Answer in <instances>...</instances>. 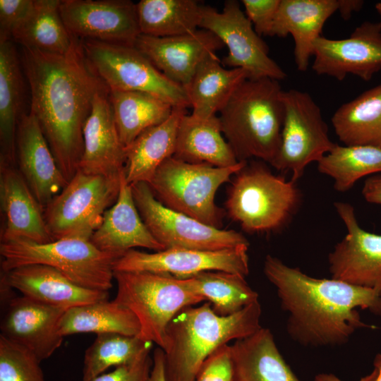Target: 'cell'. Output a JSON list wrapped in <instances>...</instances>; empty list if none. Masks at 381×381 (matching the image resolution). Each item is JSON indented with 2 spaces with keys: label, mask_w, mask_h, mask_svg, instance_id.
Segmentation results:
<instances>
[{
  "label": "cell",
  "mask_w": 381,
  "mask_h": 381,
  "mask_svg": "<svg viewBox=\"0 0 381 381\" xmlns=\"http://www.w3.org/2000/svg\"><path fill=\"white\" fill-rule=\"evenodd\" d=\"M109 98L126 148L144 131L167 120L174 109L169 102L143 92L109 90Z\"/></svg>",
  "instance_id": "obj_32"
},
{
  "label": "cell",
  "mask_w": 381,
  "mask_h": 381,
  "mask_svg": "<svg viewBox=\"0 0 381 381\" xmlns=\"http://www.w3.org/2000/svg\"><path fill=\"white\" fill-rule=\"evenodd\" d=\"M140 35L171 37L200 28L203 6L195 0H141L136 4Z\"/></svg>",
  "instance_id": "obj_36"
},
{
  "label": "cell",
  "mask_w": 381,
  "mask_h": 381,
  "mask_svg": "<svg viewBox=\"0 0 381 381\" xmlns=\"http://www.w3.org/2000/svg\"><path fill=\"white\" fill-rule=\"evenodd\" d=\"M375 9H376L377 12L378 13L380 18H381V1L377 2L375 4Z\"/></svg>",
  "instance_id": "obj_48"
},
{
  "label": "cell",
  "mask_w": 381,
  "mask_h": 381,
  "mask_svg": "<svg viewBox=\"0 0 381 381\" xmlns=\"http://www.w3.org/2000/svg\"><path fill=\"white\" fill-rule=\"evenodd\" d=\"M20 61L30 90V112L69 181L79 169L94 98L109 89L91 68L82 40L75 36L63 54L22 47Z\"/></svg>",
  "instance_id": "obj_1"
},
{
  "label": "cell",
  "mask_w": 381,
  "mask_h": 381,
  "mask_svg": "<svg viewBox=\"0 0 381 381\" xmlns=\"http://www.w3.org/2000/svg\"><path fill=\"white\" fill-rule=\"evenodd\" d=\"M1 284L30 299L66 309L109 298V291L80 286L44 265H25L2 272Z\"/></svg>",
  "instance_id": "obj_24"
},
{
  "label": "cell",
  "mask_w": 381,
  "mask_h": 381,
  "mask_svg": "<svg viewBox=\"0 0 381 381\" xmlns=\"http://www.w3.org/2000/svg\"><path fill=\"white\" fill-rule=\"evenodd\" d=\"M374 369L366 377H362L360 381H381V353H377L373 361ZM314 381H342L332 373H320L315 377Z\"/></svg>",
  "instance_id": "obj_45"
},
{
  "label": "cell",
  "mask_w": 381,
  "mask_h": 381,
  "mask_svg": "<svg viewBox=\"0 0 381 381\" xmlns=\"http://www.w3.org/2000/svg\"><path fill=\"white\" fill-rule=\"evenodd\" d=\"M263 272L276 289L282 309L288 313L286 332L306 347L347 343L362 322L357 308L381 316V292L331 279H319L267 255Z\"/></svg>",
  "instance_id": "obj_2"
},
{
  "label": "cell",
  "mask_w": 381,
  "mask_h": 381,
  "mask_svg": "<svg viewBox=\"0 0 381 381\" xmlns=\"http://www.w3.org/2000/svg\"><path fill=\"white\" fill-rule=\"evenodd\" d=\"M265 163L247 162L234 175L224 203L229 217L250 234L280 229L301 201L296 183L274 174Z\"/></svg>",
  "instance_id": "obj_5"
},
{
  "label": "cell",
  "mask_w": 381,
  "mask_h": 381,
  "mask_svg": "<svg viewBox=\"0 0 381 381\" xmlns=\"http://www.w3.org/2000/svg\"><path fill=\"white\" fill-rule=\"evenodd\" d=\"M362 195L367 202L381 205V174L370 176L365 181Z\"/></svg>",
  "instance_id": "obj_44"
},
{
  "label": "cell",
  "mask_w": 381,
  "mask_h": 381,
  "mask_svg": "<svg viewBox=\"0 0 381 381\" xmlns=\"http://www.w3.org/2000/svg\"><path fill=\"white\" fill-rule=\"evenodd\" d=\"M63 337L79 333H119L138 336L140 325L135 315L114 300H103L67 309L59 322Z\"/></svg>",
  "instance_id": "obj_33"
},
{
  "label": "cell",
  "mask_w": 381,
  "mask_h": 381,
  "mask_svg": "<svg viewBox=\"0 0 381 381\" xmlns=\"http://www.w3.org/2000/svg\"><path fill=\"white\" fill-rule=\"evenodd\" d=\"M247 162L217 167L207 163H188L171 157L159 166L147 184L164 206L222 229L223 210L215 203L216 193Z\"/></svg>",
  "instance_id": "obj_7"
},
{
  "label": "cell",
  "mask_w": 381,
  "mask_h": 381,
  "mask_svg": "<svg viewBox=\"0 0 381 381\" xmlns=\"http://www.w3.org/2000/svg\"><path fill=\"white\" fill-rule=\"evenodd\" d=\"M331 121L344 145L381 148V83L341 104Z\"/></svg>",
  "instance_id": "obj_31"
},
{
  "label": "cell",
  "mask_w": 381,
  "mask_h": 381,
  "mask_svg": "<svg viewBox=\"0 0 381 381\" xmlns=\"http://www.w3.org/2000/svg\"><path fill=\"white\" fill-rule=\"evenodd\" d=\"M284 118L279 152L272 163L279 171L290 173L296 182L308 164L318 162L335 145L321 109L310 94L283 90Z\"/></svg>",
  "instance_id": "obj_11"
},
{
  "label": "cell",
  "mask_w": 381,
  "mask_h": 381,
  "mask_svg": "<svg viewBox=\"0 0 381 381\" xmlns=\"http://www.w3.org/2000/svg\"><path fill=\"white\" fill-rule=\"evenodd\" d=\"M122 172L103 176L78 170L44 207L46 226L53 241L90 240L102 224L105 212L116 201Z\"/></svg>",
  "instance_id": "obj_9"
},
{
  "label": "cell",
  "mask_w": 381,
  "mask_h": 381,
  "mask_svg": "<svg viewBox=\"0 0 381 381\" xmlns=\"http://www.w3.org/2000/svg\"><path fill=\"white\" fill-rule=\"evenodd\" d=\"M23 95V77L12 40L0 41V164H16V137Z\"/></svg>",
  "instance_id": "obj_30"
},
{
  "label": "cell",
  "mask_w": 381,
  "mask_h": 381,
  "mask_svg": "<svg viewBox=\"0 0 381 381\" xmlns=\"http://www.w3.org/2000/svg\"><path fill=\"white\" fill-rule=\"evenodd\" d=\"M187 109L174 107L164 122L141 133L126 148L124 174L127 182L148 183L157 169L174 156L178 130Z\"/></svg>",
  "instance_id": "obj_26"
},
{
  "label": "cell",
  "mask_w": 381,
  "mask_h": 381,
  "mask_svg": "<svg viewBox=\"0 0 381 381\" xmlns=\"http://www.w3.org/2000/svg\"><path fill=\"white\" fill-rule=\"evenodd\" d=\"M312 68L318 75L343 80L348 74L369 81L381 70V22L365 21L350 36H320L313 42Z\"/></svg>",
  "instance_id": "obj_16"
},
{
  "label": "cell",
  "mask_w": 381,
  "mask_h": 381,
  "mask_svg": "<svg viewBox=\"0 0 381 381\" xmlns=\"http://www.w3.org/2000/svg\"><path fill=\"white\" fill-rule=\"evenodd\" d=\"M318 169L333 179L336 190L346 192L363 177L381 173V148L335 143L318 162Z\"/></svg>",
  "instance_id": "obj_37"
},
{
  "label": "cell",
  "mask_w": 381,
  "mask_h": 381,
  "mask_svg": "<svg viewBox=\"0 0 381 381\" xmlns=\"http://www.w3.org/2000/svg\"><path fill=\"white\" fill-rule=\"evenodd\" d=\"M234 381H300L280 353L274 336L261 327L231 345Z\"/></svg>",
  "instance_id": "obj_27"
},
{
  "label": "cell",
  "mask_w": 381,
  "mask_h": 381,
  "mask_svg": "<svg viewBox=\"0 0 381 381\" xmlns=\"http://www.w3.org/2000/svg\"><path fill=\"white\" fill-rule=\"evenodd\" d=\"M245 14L255 32L261 36H270L280 0H242Z\"/></svg>",
  "instance_id": "obj_42"
},
{
  "label": "cell",
  "mask_w": 381,
  "mask_h": 381,
  "mask_svg": "<svg viewBox=\"0 0 381 381\" xmlns=\"http://www.w3.org/2000/svg\"><path fill=\"white\" fill-rule=\"evenodd\" d=\"M151 349L145 351L133 363L116 367L114 370L104 373L90 381H148L153 364L150 355Z\"/></svg>",
  "instance_id": "obj_43"
},
{
  "label": "cell",
  "mask_w": 381,
  "mask_h": 381,
  "mask_svg": "<svg viewBox=\"0 0 381 381\" xmlns=\"http://www.w3.org/2000/svg\"><path fill=\"white\" fill-rule=\"evenodd\" d=\"M61 0H35L32 11L13 31L12 40L43 52L63 54L71 47L73 36L60 14Z\"/></svg>",
  "instance_id": "obj_34"
},
{
  "label": "cell",
  "mask_w": 381,
  "mask_h": 381,
  "mask_svg": "<svg viewBox=\"0 0 381 381\" xmlns=\"http://www.w3.org/2000/svg\"><path fill=\"white\" fill-rule=\"evenodd\" d=\"M195 381H234L231 345L214 350L202 363Z\"/></svg>",
  "instance_id": "obj_40"
},
{
  "label": "cell",
  "mask_w": 381,
  "mask_h": 381,
  "mask_svg": "<svg viewBox=\"0 0 381 381\" xmlns=\"http://www.w3.org/2000/svg\"><path fill=\"white\" fill-rule=\"evenodd\" d=\"M248 78L241 68H226L216 54L199 66L185 87L192 108L191 114L200 119L217 115L240 85Z\"/></svg>",
  "instance_id": "obj_29"
},
{
  "label": "cell",
  "mask_w": 381,
  "mask_h": 381,
  "mask_svg": "<svg viewBox=\"0 0 381 381\" xmlns=\"http://www.w3.org/2000/svg\"><path fill=\"white\" fill-rule=\"evenodd\" d=\"M85 56L109 90L155 95L174 107H190L185 88L167 78L135 46L82 40Z\"/></svg>",
  "instance_id": "obj_10"
},
{
  "label": "cell",
  "mask_w": 381,
  "mask_h": 381,
  "mask_svg": "<svg viewBox=\"0 0 381 381\" xmlns=\"http://www.w3.org/2000/svg\"><path fill=\"white\" fill-rule=\"evenodd\" d=\"M131 188L142 219L164 249L219 250L249 246L247 238L238 231L207 225L164 206L147 183H137Z\"/></svg>",
  "instance_id": "obj_12"
},
{
  "label": "cell",
  "mask_w": 381,
  "mask_h": 381,
  "mask_svg": "<svg viewBox=\"0 0 381 381\" xmlns=\"http://www.w3.org/2000/svg\"><path fill=\"white\" fill-rule=\"evenodd\" d=\"M109 90L98 92L83 130V152L78 170L88 174H120L126 164V147L115 123Z\"/></svg>",
  "instance_id": "obj_23"
},
{
  "label": "cell",
  "mask_w": 381,
  "mask_h": 381,
  "mask_svg": "<svg viewBox=\"0 0 381 381\" xmlns=\"http://www.w3.org/2000/svg\"><path fill=\"white\" fill-rule=\"evenodd\" d=\"M16 158L18 169L43 208L68 183L30 111L21 114L18 121Z\"/></svg>",
  "instance_id": "obj_20"
},
{
  "label": "cell",
  "mask_w": 381,
  "mask_h": 381,
  "mask_svg": "<svg viewBox=\"0 0 381 381\" xmlns=\"http://www.w3.org/2000/svg\"><path fill=\"white\" fill-rule=\"evenodd\" d=\"M115 301L130 310L140 325L138 337L164 351L171 320L183 308L205 300L183 286L179 279L149 272H114Z\"/></svg>",
  "instance_id": "obj_8"
},
{
  "label": "cell",
  "mask_w": 381,
  "mask_h": 381,
  "mask_svg": "<svg viewBox=\"0 0 381 381\" xmlns=\"http://www.w3.org/2000/svg\"><path fill=\"white\" fill-rule=\"evenodd\" d=\"M1 320V335L31 351L42 362L63 341L59 320L67 310L24 296L8 298Z\"/></svg>",
  "instance_id": "obj_18"
},
{
  "label": "cell",
  "mask_w": 381,
  "mask_h": 381,
  "mask_svg": "<svg viewBox=\"0 0 381 381\" xmlns=\"http://www.w3.org/2000/svg\"><path fill=\"white\" fill-rule=\"evenodd\" d=\"M261 313L259 301L228 316L215 313L209 302L181 310L167 329L166 381H195L202 363L214 350L262 327Z\"/></svg>",
  "instance_id": "obj_3"
},
{
  "label": "cell",
  "mask_w": 381,
  "mask_h": 381,
  "mask_svg": "<svg viewBox=\"0 0 381 381\" xmlns=\"http://www.w3.org/2000/svg\"><path fill=\"white\" fill-rule=\"evenodd\" d=\"M59 10L71 35L81 40L135 46L140 35L130 0H61Z\"/></svg>",
  "instance_id": "obj_15"
},
{
  "label": "cell",
  "mask_w": 381,
  "mask_h": 381,
  "mask_svg": "<svg viewBox=\"0 0 381 381\" xmlns=\"http://www.w3.org/2000/svg\"><path fill=\"white\" fill-rule=\"evenodd\" d=\"M35 0H0V41L12 40L13 31L28 18Z\"/></svg>",
  "instance_id": "obj_41"
},
{
  "label": "cell",
  "mask_w": 381,
  "mask_h": 381,
  "mask_svg": "<svg viewBox=\"0 0 381 381\" xmlns=\"http://www.w3.org/2000/svg\"><path fill=\"white\" fill-rule=\"evenodd\" d=\"M334 207L346 234L328 255L331 278L381 292V235L361 228L349 203Z\"/></svg>",
  "instance_id": "obj_17"
},
{
  "label": "cell",
  "mask_w": 381,
  "mask_h": 381,
  "mask_svg": "<svg viewBox=\"0 0 381 381\" xmlns=\"http://www.w3.org/2000/svg\"><path fill=\"white\" fill-rule=\"evenodd\" d=\"M1 272L29 265L51 267L86 289L108 291L112 287L116 258L90 240L62 238L39 243L18 239L0 243Z\"/></svg>",
  "instance_id": "obj_6"
},
{
  "label": "cell",
  "mask_w": 381,
  "mask_h": 381,
  "mask_svg": "<svg viewBox=\"0 0 381 381\" xmlns=\"http://www.w3.org/2000/svg\"><path fill=\"white\" fill-rule=\"evenodd\" d=\"M338 10L341 18L349 20L353 12L360 11L363 5V1L361 0H338Z\"/></svg>",
  "instance_id": "obj_47"
},
{
  "label": "cell",
  "mask_w": 381,
  "mask_h": 381,
  "mask_svg": "<svg viewBox=\"0 0 381 381\" xmlns=\"http://www.w3.org/2000/svg\"><path fill=\"white\" fill-rule=\"evenodd\" d=\"M1 242L25 239L52 241L39 203L16 164H0Z\"/></svg>",
  "instance_id": "obj_21"
},
{
  "label": "cell",
  "mask_w": 381,
  "mask_h": 381,
  "mask_svg": "<svg viewBox=\"0 0 381 381\" xmlns=\"http://www.w3.org/2000/svg\"><path fill=\"white\" fill-rule=\"evenodd\" d=\"M338 0H280L270 37L291 35L299 71H306L313 54V42L326 21L338 10Z\"/></svg>",
  "instance_id": "obj_25"
},
{
  "label": "cell",
  "mask_w": 381,
  "mask_h": 381,
  "mask_svg": "<svg viewBox=\"0 0 381 381\" xmlns=\"http://www.w3.org/2000/svg\"><path fill=\"white\" fill-rule=\"evenodd\" d=\"M200 28L215 35L228 49L222 64L241 68L249 79L286 77L284 70L269 56V48L255 32L251 22L236 0L225 1L222 11L203 6Z\"/></svg>",
  "instance_id": "obj_13"
},
{
  "label": "cell",
  "mask_w": 381,
  "mask_h": 381,
  "mask_svg": "<svg viewBox=\"0 0 381 381\" xmlns=\"http://www.w3.org/2000/svg\"><path fill=\"white\" fill-rule=\"evenodd\" d=\"M179 280L187 289L209 302L219 315H231L258 301V292L250 286L245 277L238 274L205 271Z\"/></svg>",
  "instance_id": "obj_35"
},
{
  "label": "cell",
  "mask_w": 381,
  "mask_h": 381,
  "mask_svg": "<svg viewBox=\"0 0 381 381\" xmlns=\"http://www.w3.org/2000/svg\"><path fill=\"white\" fill-rule=\"evenodd\" d=\"M152 359L153 364L148 381H166L164 350L160 347L156 348Z\"/></svg>",
  "instance_id": "obj_46"
},
{
  "label": "cell",
  "mask_w": 381,
  "mask_h": 381,
  "mask_svg": "<svg viewBox=\"0 0 381 381\" xmlns=\"http://www.w3.org/2000/svg\"><path fill=\"white\" fill-rule=\"evenodd\" d=\"M173 157L188 163H207L217 167H233L240 162L223 135L217 115L200 119L185 114L179 124Z\"/></svg>",
  "instance_id": "obj_28"
},
{
  "label": "cell",
  "mask_w": 381,
  "mask_h": 381,
  "mask_svg": "<svg viewBox=\"0 0 381 381\" xmlns=\"http://www.w3.org/2000/svg\"><path fill=\"white\" fill-rule=\"evenodd\" d=\"M40 363L31 351L0 334V381H45Z\"/></svg>",
  "instance_id": "obj_39"
},
{
  "label": "cell",
  "mask_w": 381,
  "mask_h": 381,
  "mask_svg": "<svg viewBox=\"0 0 381 381\" xmlns=\"http://www.w3.org/2000/svg\"><path fill=\"white\" fill-rule=\"evenodd\" d=\"M223 46L215 35L200 28L171 37L140 35L135 43V47L162 74L184 88L200 64Z\"/></svg>",
  "instance_id": "obj_19"
},
{
  "label": "cell",
  "mask_w": 381,
  "mask_h": 381,
  "mask_svg": "<svg viewBox=\"0 0 381 381\" xmlns=\"http://www.w3.org/2000/svg\"><path fill=\"white\" fill-rule=\"evenodd\" d=\"M153 343L138 336L109 332L97 334L84 356L83 381H90L110 367L131 364Z\"/></svg>",
  "instance_id": "obj_38"
},
{
  "label": "cell",
  "mask_w": 381,
  "mask_h": 381,
  "mask_svg": "<svg viewBox=\"0 0 381 381\" xmlns=\"http://www.w3.org/2000/svg\"><path fill=\"white\" fill-rule=\"evenodd\" d=\"M249 246L219 250L168 248L154 253L132 249L113 263L114 272H149L184 279L205 271H224L246 277Z\"/></svg>",
  "instance_id": "obj_14"
},
{
  "label": "cell",
  "mask_w": 381,
  "mask_h": 381,
  "mask_svg": "<svg viewBox=\"0 0 381 381\" xmlns=\"http://www.w3.org/2000/svg\"><path fill=\"white\" fill-rule=\"evenodd\" d=\"M282 92L278 80L248 78L219 112L223 135L239 162H274L284 118Z\"/></svg>",
  "instance_id": "obj_4"
},
{
  "label": "cell",
  "mask_w": 381,
  "mask_h": 381,
  "mask_svg": "<svg viewBox=\"0 0 381 381\" xmlns=\"http://www.w3.org/2000/svg\"><path fill=\"white\" fill-rule=\"evenodd\" d=\"M90 241L116 260L138 247L154 251L164 250L142 219L124 169L116 201L105 212L102 222L93 233Z\"/></svg>",
  "instance_id": "obj_22"
}]
</instances>
